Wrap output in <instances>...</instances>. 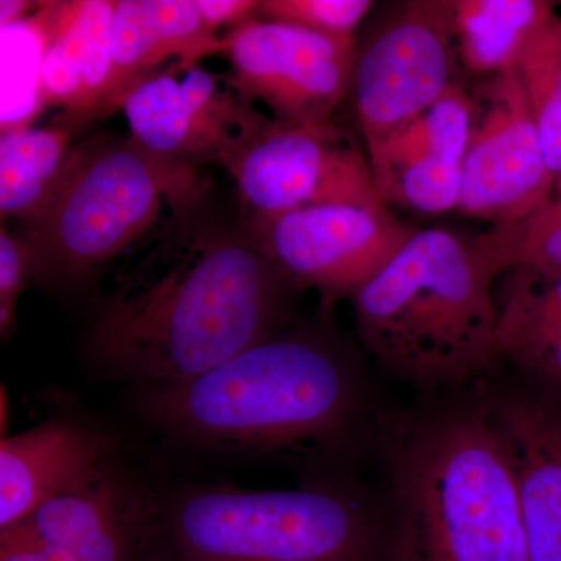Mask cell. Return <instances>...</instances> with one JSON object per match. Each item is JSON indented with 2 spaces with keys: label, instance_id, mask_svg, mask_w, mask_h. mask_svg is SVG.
I'll return each mask as SVG.
<instances>
[{
  "label": "cell",
  "instance_id": "1",
  "mask_svg": "<svg viewBox=\"0 0 561 561\" xmlns=\"http://www.w3.org/2000/svg\"><path fill=\"white\" fill-rule=\"evenodd\" d=\"M295 290L242 221L203 205L122 265L95 317L91 353L146 387L187 381L283 331Z\"/></svg>",
  "mask_w": 561,
  "mask_h": 561
},
{
  "label": "cell",
  "instance_id": "2",
  "mask_svg": "<svg viewBox=\"0 0 561 561\" xmlns=\"http://www.w3.org/2000/svg\"><path fill=\"white\" fill-rule=\"evenodd\" d=\"M357 398L356 375L334 343L280 331L197 378L147 386L142 408L187 440L276 451L341 437Z\"/></svg>",
  "mask_w": 561,
  "mask_h": 561
},
{
  "label": "cell",
  "instance_id": "3",
  "mask_svg": "<svg viewBox=\"0 0 561 561\" xmlns=\"http://www.w3.org/2000/svg\"><path fill=\"white\" fill-rule=\"evenodd\" d=\"M494 279L472 239L416 230L350 298L360 341L387 371L423 389L481 378L501 360Z\"/></svg>",
  "mask_w": 561,
  "mask_h": 561
},
{
  "label": "cell",
  "instance_id": "4",
  "mask_svg": "<svg viewBox=\"0 0 561 561\" xmlns=\"http://www.w3.org/2000/svg\"><path fill=\"white\" fill-rule=\"evenodd\" d=\"M394 561H530L489 404L413 426L391 453Z\"/></svg>",
  "mask_w": 561,
  "mask_h": 561
},
{
  "label": "cell",
  "instance_id": "5",
  "mask_svg": "<svg viewBox=\"0 0 561 561\" xmlns=\"http://www.w3.org/2000/svg\"><path fill=\"white\" fill-rule=\"evenodd\" d=\"M209 191L201 169L158 157L131 136L87 140L76 146L60 191L24 236L35 276L79 279L206 205Z\"/></svg>",
  "mask_w": 561,
  "mask_h": 561
},
{
  "label": "cell",
  "instance_id": "6",
  "mask_svg": "<svg viewBox=\"0 0 561 561\" xmlns=\"http://www.w3.org/2000/svg\"><path fill=\"white\" fill-rule=\"evenodd\" d=\"M172 561H375L370 512L331 486L194 490L169 513Z\"/></svg>",
  "mask_w": 561,
  "mask_h": 561
},
{
  "label": "cell",
  "instance_id": "7",
  "mask_svg": "<svg viewBox=\"0 0 561 561\" xmlns=\"http://www.w3.org/2000/svg\"><path fill=\"white\" fill-rule=\"evenodd\" d=\"M243 219L324 205L389 208L360 144L334 119H273L227 169Z\"/></svg>",
  "mask_w": 561,
  "mask_h": 561
},
{
  "label": "cell",
  "instance_id": "8",
  "mask_svg": "<svg viewBox=\"0 0 561 561\" xmlns=\"http://www.w3.org/2000/svg\"><path fill=\"white\" fill-rule=\"evenodd\" d=\"M251 239L297 289H316L324 306L375 278L412 238L389 208L309 206L243 219Z\"/></svg>",
  "mask_w": 561,
  "mask_h": 561
},
{
  "label": "cell",
  "instance_id": "9",
  "mask_svg": "<svg viewBox=\"0 0 561 561\" xmlns=\"http://www.w3.org/2000/svg\"><path fill=\"white\" fill-rule=\"evenodd\" d=\"M471 125L461 165L459 210L494 225L529 216L556 194L518 70L472 88Z\"/></svg>",
  "mask_w": 561,
  "mask_h": 561
},
{
  "label": "cell",
  "instance_id": "10",
  "mask_svg": "<svg viewBox=\"0 0 561 561\" xmlns=\"http://www.w3.org/2000/svg\"><path fill=\"white\" fill-rule=\"evenodd\" d=\"M453 0H413L357 51L351 99L365 142L434 105L456 83Z\"/></svg>",
  "mask_w": 561,
  "mask_h": 561
},
{
  "label": "cell",
  "instance_id": "11",
  "mask_svg": "<svg viewBox=\"0 0 561 561\" xmlns=\"http://www.w3.org/2000/svg\"><path fill=\"white\" fill-rule=\"evenodd\" d=\"M221 55L239 90L273 119L320 122L348 98L357 50L354 38L253 18L224 35Z\"/></svg>",
  "mask_w": 561,
  "mask_h": 561
},
{
  "label": "cell",
  "instance_id": "12",
  "mask_svg": "<svg viewBox=\"0 0 561 561\" xmlns=\"http://www.w3.org/2000/svg\"><path fill=\"white\" fill-rule=\"evenodd\" d=\"M122 111L139 146L197 169L210 162L230 168L272 121L231 76L198 65L149 81Z\"/></svg>",
  "mask_w": 561,
  "mask_h": 561
},
{
  "label": "cell",
  "instance_id": "13",
  "mask_svg": "<svg viewBox=\"0 0 561 561\" xmlns=\"http://www.w3.org/2000/svg\"><path fill=\"white\" fill-rule=\"evenodd\" d=\"M142 530L138 497L103 465L0 529V561H131Z\"/></svg>",
  "mask_w": 561,
  "mask_h": 561
},
{
  "label": "cell",
  "instance_id": "14",
  "mask_svg": "<svg viewBox=\"0 0 561 561\" xmlns=\"http://www.w3.org/2000/svg\"><path fill=\"white\" fill-rule=\"evenodd\" d=\"M471 94L456 81L434 105L367 144L381 201L424 214L459 208Z\"/></svg>",
  "mask_w": 561,
  "mask_h": 561
},
{
  "label": "cell",
  "instance_id": "15",
  "mask_svg": "<svg viewBox=\"0 0 561 561\" xmlns=\"http://www.w3.org/2000/svg\"><path fill=\"white\" fill-rule=\"evenodd\" d=\"M224 36L203 22L195 0H119L111 27V62L95 122L124 108L133 92L202 58L221 54Z\"/></svg>",
  "mask_w": 561,
  "mask_h": 561
},
{
  "label": "cell",
  "instance_id": "16",
  "mask_svg": "<svg viewBox=\"0 0 561 561\" xmlns=\"http://www.w3.org/2000/svg\"><path fill=\"white\" fill-rule=\"evenodd\" d=\"M113 0L39 2L44 36L41 105L58 108L51 125L72 138L95 122L105 94L111 62Z\"/></svg>",
  "mask_w": 561,
  "mask_h": 561
},
{
  "label": "cell",
  "instance_id": "17",
  "mask_svg": "<svg viewBox=\"0 0 561 561\" xmlns=\"http://www.w3.org/2000/svg\"><path fill=\"white\" fill-rule=\"evenodd\" d=\"M486 404L515 472L530 561H561V412L516 397Z\"/></svg>",
  "mask_w": 561,
  "mask_h": 561
},
{
  "label": "cell",
  "instance_id": "18",
  "mask_svg": "<svg viewBox=\"0 0 561 561\" xmlns=\"http://www.w3.org/2000/svg\"><path fill=\"white\" fill-rule=\"evenodd\" d=\"M105 438L79 424L49 421L0 442V529L101 470Z\"/></svg>",
  "mask_w": 561,
  "mask_h": 561
},
{
  "label": "cell",
  "instance_id": "19",
  "mask_svg": "<svg viewBox=\"0 0 561 561\" xmlns=\"http://www.w3.org/2000/svg\"><path fill=\"white\" fill-rule=\"evenodd\" d=\"M496 309L501 359L561 386V271L512 268Z\"/></svg>",
  "mask_w": 561,
  "mask_h": 561
},
{
  "label": "cell",
  "instance_id": "20",
  "mask_svg": "<svg viewBox=\"0 0 561 561\" xmlns=\"http://www.w3.org/2000/svg\"><path fill=\"white\" fill-rule=\"evenodd\" d=\"M553 13V3L542 0H453L457 58L482 79L516 69L531 36Z\"/></svg>",
  "mask_w": 561,
  "mask_h": 561
},
{
  "label": "cell",
  "instance_id": "21",
  "mask_svg": "<svg viewBox=\"0 0 561 561\" xmlns=\"http://www.w3.org/2000/svg\"><path fill=\"white\" fill-rule=\"evenodd\" d=\"M72 135L50 127L11 128L0 136V213L28 225L46 213L72 164Z\"/></svg>",
  "mask_w": 561,
  "mask_h": 561
},
{
  "label": "cell",
  "instance_id": "22",
  "mask_svg": "<svg viewBox=\"0 0 561 561\" xmlns=\"http://www.w3.org/2000/svg\"><path fill=\"white\" fill-rule=\"evenodd\" d=\"M526 88L546 164L561 176V18L556 13L535 32L518 68Z\"/></svg>",
  "mask_w": 561,
  "mask_h": 561
},
{
  "label": "cell",
  "instance_id": "23",
  "mask_svg": "<svg viewBox=\"0 0 561 561\" xmlns=\"http://www.w3.org/2000/svg\"><path fill=\"white\" fill-rule=\"evenodd\" d=\"M494 276L516 267L561 271V195L513 224L494 225L472 238Z\"/></svg>",
  "mask_w": 561,
  "mask_h": 561
},
{
  "label": "cell",
  "instance_id": "24",
  "mask_svg": "<svg viewBox=\"0 0 561 561\" xmlns=\"http://www.w3.org/2000/svg\"><path fill=\"white\" fill-rule=\"evenodd\" d=\"M39 3V2H38ZM38 9V7H36ZM2 131L32 125L41 105L44 36L36 10L2 27Z\"/></svg>",
  "mask_w": 561,
  "mask_h": 561
},
{
  "label": "cell",
  "instance_id": "25",
  "mask_svg": "<svg viewBox=\"0 0 561 561\" xmlns=\"http://www.w3.org/2000/svg\"><path fill=\"white\" fill-rule=\"evenodd\" d=\"M373 5L370 0H262L257 3L256 18L337 38H354L357 25Z\"/></svg>",
  "mask_w": 561,
  "mask_h": 561
},
{
  "label": "cell",
  "instance_id": "26",
  "mask_svg": "<svg viewBox=\"0 0 561 561\" xmlns=\"http://www.w3.org/2000/svg\"><path fill=\"white\" fill-rule=\"evenodd\" d=\"M35 275V260L27 239L0 231V331L3 337L13 331L16 306L28 280Z\"/></svg>",
  "mask_w": 561,
  "mask_h": 561
},
{
  "label": "cell",
  "instance_id": "27",
  "mask_svg": "<svg viewBox=\"0 0 561 561\" xmlns=\"http://www.w3.org/2000/svg\"><path fill=\"white\" fill-rule=\"evenodd\" d=\"M195 2L203 22L216 33H219L221 27H230V31H234L247 21L256 18L257 3H260L254 0H195Z\"/></svg>",
  "mask_w": 561,
  "mask_h": 561
},
{
  "label": "cell",
  "instance_id": "28",
  "mask_svg": "<svg viewBox=\"0 0 561 561\" xmlns=\"http://www.w3.org/2000/svg\"><path fill=\"white\" fill-rule=\"evenodd\" d=\"M38 3L25 2V0H2L0 2V25L14 24V22L24 20L32 11L36 10Z\"/></svg>",
  "mask_w": 561,
  "mask_h": 561
},
{
  "label": "cell",
  "instance_id": "29",
  "mask_svg": "<svg viewBox=\"0 0 561 561\" xmlns=\"http://www.w3.org/2000/svg\"><path fill=\"white\" fill-rule=\"evenodd\" d=\"M553 195H561V176L556 181V194Z\"/></svg>",
  "mask_w": 561,
  "mask_h": 561
}]
</instances>
